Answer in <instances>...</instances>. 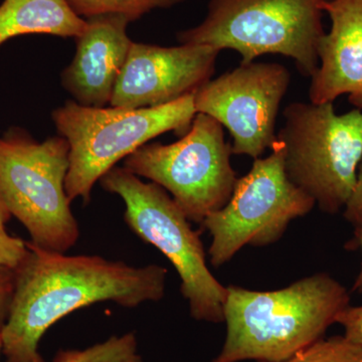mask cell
Instances as JSON below:
<instances>
[{"instance_id":"cb8c5ba5","label":"cell","mask_w":362,"mask_h":362,"mask_svg":"<svg viewBox=\"0 0 362 362\" xmlns=\"http://www.w3.org/2000/svg\"><path fill=\"white\" fill-rule=\"evenodd\" d=\"M2 356V341H1V335H0V356Z\"/></svg>"},{"instance_id":"3957f363","label":"cell","mask_w":362,"mask_h":362,"mask_svg":"<svg viewBox=\"0 0 362 362\" xmlns=\"http://www.w3.org/2000/svg\"><path fill=\"white\" fill-rule=\"evenodd\" d=\"M195 115L194 94L153 108H96L66 101L52 117L70 145L69 199L89 204L94 185L119 161L163 133L185 135Z\"/></svg>"},{"instance_id":"7c38bea8","label":"cell","mask_w":362,"mask_h":362,"mask_svg":"<svg viewBox=\"0 0 362 362\" xmlns=\"http://www.w3.org/2000/svg\"><path fill=\"white\" fill-rule=\"evenodd\" d=\"M76 37V54L61 76L62 86L82 106L103 108L110 104L133 42L130 21L119 14L88 18Z\"/></svg>"},{"instance_id":"30bf717a","label":"cell","mask_w":362,"mask_h":362,"mask_svg":"<svg viewBox=\"0 0 362 362\" xmlns=\"http://www.w3.org/2000/svg\"><path fill=\"white\" fill-rule=\"evenodd\" d=\"M290 83L291 74L280 64H240L195 93V110L228 130L233 154L259 158L277 141L279 109Z\"/></svg>"},{"instance_id":"ac0fdd59","label":"cell","mask_w":362,"mask_h":362,"mask_svg":"<svg viewBox=\"0 0 362 362\" xmlns=\"http://www.w3.org/2000/svg\"><path fill=\"white\" fill-rule=\"evenodd\" d=\"M28 252V242L13 237L6 233H0V269L14 271Z\"/></svg>"},{"instance_id":"4fadbf2b","label":"cell","mask_w":362,"mask_h":362,"mask_svg":"<svg viewBox=\"0 0 362 362\" xmlns=\"http://www.w3.org/2000/svg\"><path fill=\"white\" fill-rule=\"evenodd\" d=\"M331 21L318 45L319 66L311 76V103H333L347 95L362 111V0H323Z\"/></svg>"},{"instance_id":"8992f818","label":"cell","mask_w":362,"mask_h":362,"mask_svg":"<svg viewBox=\"0 0 362 362\" xmlns=\"http://www.w3.org/2000/svg\"><path fill=\"white\" fill-rule=\"evenodd\" d=\"M70 145L61 135L37 142L23 130L0 137V194L35 246L66 252L80 226L66 192Z\"/></svg>"},{"instance_id":"9a60e30c","label":"cell","mask_w":362,"mask_h":362,"mask_svg":"<svg viewBox=\"0 0 362 362\" xmlns=\"http://www.w3.org/2000/svg\"><path fill=\"white\" fill-rule=\"evenodd\" d=\"M54 362H143L134 331L112 335L82 349L61 350Z\"/></svg>"},{"instance_id":"2e32d148","label":"cell","mask_w":362,"mask_h":362,"mask_svg":"<svg viewBox=\"0 0 362 362\" xmlns=\"http://www.w3.org/2000/svg\"><path fill=\"white\" fill-rule=\"evenodd\" d=\"M71 9L88 20L103 14H119L130 23L141 18L156 9H168L185 0H66Z\"/></svg>"},{"instance_id":"7a4b0ae2","label":"cell","mask_w":362,"mask_h":362,"mask_svg":"<svg viewBox=\"0 0 362 362\" xmlns=\"http://www.w3.org/2000/svg\"><path fill=\"white\" fill-rule=\"evenodd\" d=\"M349 306V290L326 273L274 291L228 286L225 342L211 362L285 361L323 338Z\"/></svg>"},{"instance_id":"ffe728a7","label":"cell","mask_w":362,"mask_h":362,"mask_svg":"<svg viewBox=\"0 0 362 362\" xmlns=\"http://www.w3.org/2000/svg\"><path fill=\"white\" fill-rule=\"evenodd\" d=\"M343 209L345 220L356 228H362V160L357 170L356 185Z\"/></svg>"},{"instance_id":"52a82bcc","label":"cell","mask_w":362,"mask_h":362,"mask_svg":"<svg viewBox=\"0 0 362 362\" xmlns=\"http://www.w3.org/2000/svg\"><path fill=\"white\" fill-rule=\"evenodd\" d=\"M277 134L288 178L321 211L344 209L362 160V111L337 114L333 103L294 102L283 111Z\"/></svg>"},{"instance_id":"7402d4cb","label":"cell","mask_w":362,"mask_h":362,"mask_svg":"<svg viewBox=\"0 0 362 362\" xmlns=\"http://www.w3.org/2000/svg\"><path fill=\"white\" fill-rule=\"evenodd\" d=\"M11 214L9 213L4 197L0 194V233H6V223L11 220Z\"/></svg>"},{"instance_id":"e0dca14e","label":"cell","mask_w":362,"mask_h":362,"mask_svg":"<svg viewBox=\"0 0 362 362\" xmlns=\"http://www.w3.org/2000/svg\"><path fill=\"white\" fill-rule=\"evenodd\" d=\"M279 362H362V346L344 337L321 338L310 346Z\"/></svg>"},{"instance_id":"d6986e66","label":"cell","mask_w":362,"mask_h":362,"mask_svg":"<svg viewBox=\"0 0 362 362\" xmlns=\"http://www.w3.org/2000/svg\"><path fill=\"white\" fill-rule=\"evenodd\" d=\"M337 323L344 329L343 337L362 346V305L347 307L338 316Z\"/></svg>"},{"instance_id":"277c9868","label":"cell","mask_w":362,"mask_h":362,"mask_svg":"<svg viewBox=\"0 0 362 362\" xmlns=\"http://www.w3.org/2000/svg\"><path fill=\"white\" fill-rule=\"evenodd\" d=\"M323 0H209L206 18L177 33L180 44L233 49L249 64L267 54L296 62L311 77L319 66L318 45L325 32Z\"/></svg>"},{"instance_id":"5bb4252c","label":"cell","mask_w":362,"mask_h":362,"mask_svg":"<svg viewBox=\"0 0 362 362\" xmlns=\"http://www.w3.org/2000/svg\"><path fill=\"white\" fill-rule=\"evenodd\" d=\"M87 21L66 0H4L0 4V47L25 35L78 37Z\"/></svg>"},{"instance_id":"9c48e42d","label":"cell","mask_w":362,"mask_h":362,"mask_svg":"<svg viewBox=\"0 0 362 362\" xmlns=\"http://www.w3.org/2000/svg\"><path fill=\"white\" fill-rule=\"evenodd\" d=\"M315 204L288 178L284 146L277 139L270 156L254 159L251 170L238 178L228 204L202 221L211 235V265L220 268L244 247L278 242L290 223L310 213Z\"/></svg>"},{"instance_id":"603a6c76","label":"cell","mask_w":362,"mask_h":362,"mask_svg":"<svg viewBox=\"0 0 362 362\" xmlns=\"http://www.w3.org/2000/svg\"><path fill=\"white\" fill-rule=\"evenodd\" d=\"M356 237L362 250V228H356ZM352 291L361 293V294H362V264L358 276H357L356 281H354V287H352Z\"/></svg>"},{"instance_id":"5b68a950","label":"cell","mask_w":362,"mask_h":362,"mask_svg":"<svg viewBox=\"0 0 362 362\" xmlns=\"http://www.w3.org/2000/svg\"><path fill=\"white\" fill-rule=\"evenodd\" d=\"M99 182L122 199L128 228L175 267L190 316L199 322L223 323L226 287L209 271L201 235L168 192L156 183H145L123 166L112 168Z\"/></svg>"},{"instance_id":"8fae6325","label":"cell","mask_w":362,"mask_h":362,"mask_svg":"<svg viewBox=\"0 0 362 362\" xmlns=\"http://www.w3.org/2000/svg\"><path fill=\"white\" fill-rule=\"evenodd\" d=\"M218 54L209 45L161 47L133 42L110 106L153 108L195 94L211 80Z\"/></svg>"},{"instance_id":"6da1fadb","label":"cell","mask_w":362,"mask_h":362,"mask_svg":"<svg viewBox=\"0 0 362 362\" xmlns=\"http://www.w3.org/2000/svg\"><path fill=\"white\" fill-rule=\"evenodd\" d=\"M13 273L11 309L0 330L2 356L6 362H45L40 341L61 319L103 302L137 308L160 301L168 270L97 255L69 256L28 242V252Z\"/></svg>"},{"instance_id":"44dd1931","label":"cell","mask_w":362,"mask_h":362,"mask_svg":"<svg viewBox=\"0 0 362 362\" xmlns=\"http://www.w3.org/2000/svg\"><path fill=\"white\" fill-rule=\"evenodd\" d=\"M13 290V271L0 269V330L4 327L8 317Z\"/></svg>"},{"instance_id":"ba28073f","label":"cell","mask_w":362,"mask_h":362,"mask_svg":"<svg viewBox=\"0 0 362 362\" xmlns=\"http://www.w3.org/2000/svg\"><path fill=\"white\" fill-rule=\"evenodd\" d=\"M232 154L223 125L213 117L197 113L178 141L146 143L124 159L123 168L163 188L188 221L202 225L232 197L238 180Z\"/></svg>"}]
</instances>
